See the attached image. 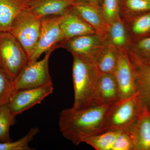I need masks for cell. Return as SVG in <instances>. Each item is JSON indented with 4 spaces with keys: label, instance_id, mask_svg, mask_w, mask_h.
Masks as SVG:
<instances>
[{
    "label": "cell",
    "instance_id": "5bb4252c",
    "mask_svg": "<svg viewBox=\"0 0 150 150\" xmlns=\"http://www.w3.org/2000/svg\"><path fill=\"white\" fill-rule=\"evenodd\" d=\"M60 25L63 41L79 35L96 33L90 25L70 8L61 16Z\"/></svg>",
    "mask_w": 150,
    "mask_h": 150
},
{
    "label": "cell",
    "instance_id": "ac0fdd59",
    "mask_svg": "<svg viewBox=\"0 0 150 150\" xmlns=\"http://www.w3.org/2000/svg\"><path fill=\"white\" fill-rule=\"evenodd\" d=\"M105 39L106 44L113 46L118 51L128 50L133 43L121 17L109 24Z\"/></svg>",
    "mask_w": 150,
    "mask_h": 150
},
{
    "label": "cell",
    "instance_id": "7402d4cb",
    "mask_svg": "<svg viewBox=\"0 0 150 150\" xmlns=\"http://www.w3.org/2000/svg\"><path fill=\"white\" fill-rule=\"evenodd\" d=\"M121 18L150 11V2L145 0H119Z\"/></svg>",
    "mask_w": 150,
    "mask_h": 150
},
{
    "label": "cell",
    "instance_id": "4316f807",
    "mask_svg": "<svg viewBox=\"0 0 150 150\" xmlns=\"http://www.w3.org/2000/svg\"><path fill=\"white\" fill-rule=\"evenodd\" d=\"M101 6L103 16L108 24L121 17L119 0H103Z\"/></svg>",
    "mask_w": 150,
    "mask_h": 150
},
{
    "label": "cell",
    "instance_id": "7a4b0ae2",
    "mask_svg": "<svg viewBox=\"0 0 150 150\" xmlns=\"http://www.w3.org/2000/svg\"><path fill=\"white\" fill-rule=\"evenodd\" d=\"M72 56L74 99L72 107L80 109L93 106L100 74L93 61L75 54Z\"/></svg>",
    "mask_w": 150,
    "mask_h": 150
},
{
    "label": "cell",
    "instance_id": "6da1fadb",
    "mask_svg": "<svg viewBox=\"0 0 150 150\" xmlns=\"http://www.w3.org/2000/svg\"><path fill=\"white\" fill-rule=\"evenodd\" d=\"M109 105L64 109L59 114L60 132L67 139L78 146L85 137L102 132L105 115Z\"/></svg>",
    "mask_w": 150,
    "mask_h": 150
},
{
    "label": "cell",
    "instance_id": "ffe728a7",
    "mask_svg": "<svg viewBox=\"0 0 150 150\" xmlns=\"http://www.w3.org/2000/svg\"><path fill=\"white\" fill-rule=\"evenodd\" d=\"M122 132L104 131L85 137L82 140L81 143H86L96 150H112L116 140Z\"/></svg>",
    "mask_w": 150,
    "mask_h": 150
},
{
    "label": "cell",
    "instance_id": "3957f363",
    "mask_svg": "<svg viewBox=\"0 0 150 150\" xmlns=\"http://www.w3.org/2000/svg\"><path fill=\"white\" fill-rule=\"evenodd\" d=\"M144 106L138 91L110 105L105 115L102 132L129 131Z\"/></svg>",
    "mask_w": 150,
    "mask_h": 150
},
{
    "label": "cell",
    "instance_id": "277c9868",
    "mask_svg": "<svg viewBox=\"0 0 150 150\" xmlns=\"http://www.w3.org/2000/svg\"><path fill=\"white\" fill-rule=\"evenodd\" d=\"M29 62L23 47L9 32H0V65L13 80Z\"/></svg>",
    "mask_w": 150,
    "mask_h": 150
},
{
    "label": "cell",
    "instance_id": "d6986e66",
    "mask_svg": "<svg viewBox=\"0 0 150 150\" xmlns=\"http://www.w3.org/2000/svg\"><path fill=\"white\" fill-rule=\"evenodd\" d=\"M119 51L106 44L100 52L94 63L100 74H114L118 64Z\"/></svg>",
    "mask_w": 150,
    "mask_h": 150
},
{
    "label": "cell",
    "instance_id": "cb8c5ba5",
    "mask_svg": "<svg viewBox=\"0 0 150 150\" xmlns=\"http://www.w3.org/2000/svg\"><path fill=\"white\" fill-rule=\"evenodd\" d=\"M38 128H33L25 136L16 142H0V150H31L30 142L39 133Z\"/></svg>",
    "mask_w": 150,
    "mask_h": 150
},
{
    "label": "cell",
    "instance_id": "7c38bea8",
    "mask_svg": "<svg viewBox=\"0 0 150 150\" xmlns=\"http://www.w3.org/2000/svg\"><path fill=\"white\" fill-rule=\"evenodd\" d=\"M128 131L134 144V150H150V110L147 106H144Z\"/></svg>",
    "mask_w": 150,
    "mask_h": 150
},
{
    "label": "cell",
    "instance_id": "52a82bcc",
    "mask_svg": "<svg viewBox=\"0 0 150 150\" xmlns=\"http://www.w3.org/2000/svg\"><path fill=\"white\" fill-rule=\"evenodd\" d=\"M61 16H51L41 19L39 39L34 51L29 57V62L37 61L42 54L53 48L64 40L61 27Z\"/></svg>",
    "mask_w": 150,
    "mask_h": 150
},
{
    "label": "cell",
    "instance_id": "8fae6325",
    "mask_svg": "<svg viewBox=\"0 0 150 150\" xmlns=\"http://www.w3.org/2000/svg\"><path fill=\"white\" fill-rule=\"evenodd\" d=\"M70 9L90 25L97 34L105 38L109 24L104 18L101 6L85 1L76 0Z\"/></svg>",
    "mask_w": 150,
    "mask_h": 150
},
{
    "label": "cell",
    "instance_id": "f1b7e54d",
    "mask_svg": "<svg viewBox=\"0 0 150 150\" xmlns=\"http://www.w3.org/2000/svg\"><path fill=\"white\" fill-rule=\"evenodd\" d=\"M80 1H85L88 2L93 3L96 4L101 6L103 0H80Z\"/></svg>",
    "mask_w": 150,
    "mask_h": 150
},
{
    "label": "cell",
    "instance_id": "ba28073f",
    "mask_svg": "<svg viewBox=\"0 0 150 150\" xmlns=\"http://www.w3.org/2000/svg\"><path fill=\"white\" fill-rule=\"evenodd\" d=\"M104 38L96 33L85 34L64 40L57 45L72 55H78L94 62L103 48L106 45Z\"/></svg>",
    "mask_w": 150,
    "mask_h": 150
},
{
    "label": "cell",
    "instance_id": "9a60e30c",
    "mask_svg": "<svg viewBox=\"0 0 150 150\" xmlns=\"http://www.w3.org/2000/svg\"><path fill=\"white\" fill-rule=\"evenodd\" d=\"M76 0H30L29 10L38 18L62 16Z\"/></svg>",
    "mask_w": 150,
    "mask_h": 150
},
{
    "label": "cell",
    "instance_id": "d4e9b609",
    "mask_svg": "<svg viewBox=\"0 0 150 150\" xmlns=\"http://www.w3.org/2000/svg\"><path fill=\"white\" fill-rule=\"evenodd\" d=\"M13 81L0 65V106L7 104L13 93Z\"/></svg>",
    "mask_w": 150,
    "mask_h": 150
},
{
    "label": "cell",
    "instance_id": "603a6c76",
    "mask_svg": "<svg viewBox=\"0 0 150 150\" xmlns=\"http://www.w3.org/2000/svg\"><path fill=\"white\" fill-rule=\"evenodd\" d=\"M16 116L7 104L0 106V142L12 141L10 136V129L11 126L15 124Z\"/></svg>",
    "mask_w": 150,
    "mask_h": 150
},
{
    "label": "cell",
    "instance_id": "4fadbf2b",
    "mask_svg": "<svg viewBox=\"0 0 150 150\" xmlns=\"http://www.w3.org/2000/svg\"><path fill=\"white\" fill-rule=\"evenodd\" d=\"M127 51L135 71L137 91L144 105L150 110V64Z\"/></svg>",
    "mask_w": 150,
    "mask_h": 150
},
{
    "label": "cell",
    "instance_id": "5b68a950",
    "mask_svg": "<svg viewBox=\"0 0 150 150\" xmlns=\"http://www.w3.org/2000/svg\"><path fill=\"white\" fill-rule=\"evenodd\" d=\"M55 49L53 48L45 53L44 58L40 61L28 62L13 81V93L52 83L48 64L51 53Z\"/></svg>",
    "mask_w": 150,
    "mask_h": 150
},
{
    "label": "cell",
    "instance_id": "f546056e",
    "mask_svg": "<svg viewBox=\"0 0 150 150\" xmlns=\"http://www.w3.org/2000/svg\"><path fill=\"white\" fill-rule=\"evenodd\" d=\"M145 1H147L150 2V0H145Z\"/></svg>",
    "mask_w": 150,
    "mask_h": 150
},
{
    "label": "cell",
    "instance_id": "8992f818",
    "mask_svg": "<svg viewBox=\"0 0 150 150\" xmlns=\"http://www.w3.org/2000/svg\"><path fill=\"white\" fill-rule=\"evenodd\" d=\"M41 25V19L28 10L15 21L8 31L23 47L28 59L39 39Z\"/></svg>",
    "mask_w": 150,
    "mask_h": 150
},
{
    "label": "cell",
    "instance_id": "e0dca14e",
    "mask_svg": "<svg viewBox=\"0 0 150 150\" xmlns=\"http://www.w3.org/2000/svg\"><path fill=\"white\" fill-rule=\"evenodd\" d=\"M30 0H0V32H8L15 21L29 8Z\"/></svg>",
    "mask_w": 150,
    "mask_h": 150
},
{
    "label": "cell",
    "instance_id": "44dd1931",
    "mask_svg": "<svg viewBox=\"0 0 150 150\" xmlns=\"http://www.w3.org/2000/svg\"><path fill=\"white\" fill-rule=\"evenodd\" d=\"M122 18L132 40L134 36H142L150 33V11L138 16H133Z\"/></svg>",
    "mask_w": 150,
    "mask_h": 150
},
{
    "label": "cell",
    "instance_id": "4dcf8cb0",
    "mask_svg": "<svg viewBox=\"0 0 150 150\" xmlns=\"http://www.w3.org/2000/svg\"><path fill=\"white\" fill-rule=\"evenodd\" d=\"M149 64H150V63H149Z\"/></svg>",
    "mask_w": 150,
    "mask_h": 150
},
{
    "label": "cell",
    "instance_id": "9c48e42d",
    "mask_svg": "<svg viewBox=\"0 0 150 150\" xmlns=\"http://www.w3.org/2000/svg\"><path fill=\"white\" fill-rule=\"evenodd\" d=\"M53 83L33 88L25 89L14 92L7 103L9 108L17 115L36 105L40 104L54 91Z\"/></svg>",
    "mask_w": 150,
    "mask_h": 150
},
{
    "label": "cell",
    "instance_id": "484cf974",
    "mask_svg": "<svg viewBox=\"0 0 150 150\" xmlns=\"http://www.w3.org/2000/svg\"><path fill=\"white\" fill-rule=\"evenodd\" d=\"M143 61L150 62V35L133 43L127 50Z\"/></svg>",
    "mask_w": 150,
    "mask_h": 150
},
{
    "label": "cell",
    "instance_id": "2e32d148",
    "mask_svg": "<svg viewBox=\"0 0 150 150\" xmlns=\"http://www.w3.org/2000/svg\"><path fill=\"white\" fill-rule=\"evenodd\" d=\"M119 99V89L114 74H100L93 105H109Z\"/></svg>",
    "mask_w": 150,
    "mask_h": 150
},
{
    "label": "cell",
    "instance_id": "83f0119b",
    "mask_svg": "<svg viewBox=\"0 0 150 150\" xmlns=\"http://www.w3.org/2000/svg\"><path fill=\"white\" fill-rule=\"evenodd\" d=\"M134 149V144L129 131H122L116 140L112 150Z\"/></svg>",
    "mask_w": 150,
    "mask_h": 150
},
{
    "label": "cell",
    "instance_id": "30bf717a",
    "mask_svg": "<svg viewBox=\"0 0 150 150\" xmlns=\"http://www.w3.org/2000/svg\"><path fill=\"white\" fill-rule=\"evenodd\" d=\"M113 74L118 84L120 99L137 93L135 71L127 50L119 51L118 64Z\"/></svg>",
    "mask_w": 150,
    "mask_h": 150
}]
</instances>
